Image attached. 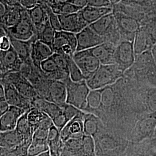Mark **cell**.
I'll list each match as a JSON object with an SVG mask.
<instances>
[{
    "label": "cell",
    "instance_id": "obj_39",
    "mask_svg": "<svg viewBox=\"0 0 156 156\" xmlns=\"http://www.w3.org/2000/svg\"><path fill=\"white\" fill-rule=\"evenodd\" d=\"M11 47V41L8 35L6 33L0 38V51H6Z\"/></svg>",
    "mask_w": 156,
    "mask_h": 156
},
{
    "label": "cell",
    "instance_id": "obj_32",
    "mask_svg": "<svg viewBox=\"0 0 156 156\" xmlns=\"http://www.w3.org/2000/svg\"><path fill=\"white\" fill-rule=\"evenodd\" d=\"M40 5L42 6L44 9H45L48 16V21L50 23L51 27L53 28L56 31L62 30V27H61V25H60V23L58 15L52 11L50 6L48 4V2H45Z\"/></svg>",
    "mask_w": 156,
    "mask_h": 156
},
{
    "label": "cell",
    "instance_id": "obj_29",
    "mask_svg": "<svg viewBox=\"0 0 156 156\" xmlns=\"http://www.w3.org/2000/svg\"><path fill=\"white\" fill-rule=\"evenodd\" d=\"M22 7H9L2 22L5 28H10L19 22L21 18V9Z\"/></svg>",
    "mask_w": 156,
    "mask_h": 156
},
{
    "label": "cell",
    "instance_id": "obj_52",
    "mask_svg": "<svg viewBox=\"0 0 156 156\" xmlns=\"http://www.w3.org/2000/svg\"><path fill=\"white\" fill-rule=\"evenodd\" d=\"M50 156V153H49V151H46V152L43 153H41V154H40L38 155V156Z\"/></svg>",
    "mask_w": 156,
    "mask_h": 156
},
{
    "label": "cell",
    "instance_id": "obj_49",
    "mask_svg": "<svg viewBox=\"0 0 156 156\" xmlns=\"http://www.w3.org/2000/svg\"><path fill=\"white\" fill-rule=\"evenodd\" d=\"M5 34H6L5 28L0 27V38Z\"/></svg>",
    "mask_w": 156,
    "mask_h": 156
},
{
    "label": "cell",
    "instance_id": "obj_51",
    "mask_svg": "<svg viewBox=\"0 0 156 156\" xmlns=\"http://www.w3.org/2000/svg\"><path fill=\"white\" fill-rule=\"evenodd\" d=\"M8 149H6L5 148H4V147L0 146V156H2V154L4 153Z\"/></svg>",
    "mask_w": 156,
    "mask_h": 156
},
{
    "label": "cell",
    "instance_id": "obj_48",
    "mask_svg": "<svg viewBox=\"0 0 156 156\" xmlns=\"http://www.w3.org/2000/svg\"><path fill=\"white\" fill-rule=\"evenodd\" d=\"M126 1L129 3H136V4H139V3H142L144 2L145 0H122V1Z\"/></svg>",
    "mask_w": 156,
    "mask_h": 156
},
{
    "label": "cell",
    "instance_id": "obj_34",
    "mask_svg": "<svg viewBox=\"0 0 156 156\" xmlns=\"http://www.w3.org/2000/svg\"><path fill=\"white\" fill-rule=\"evenodd\" d=\"M30 144H24L15 148L8 149L1 156H27L28 148Z\"/></svg>",
    "mask_w": 156,
    "mask_h": 156
},
{
    "label": "cell",
    "instance_id": "obj_6",
    "mask_svg": "<svg viewBox=\"0 0 156 156\" xmlns=\"http://www.w3.org/2000/svg\"><path fill=\"white\" fill-rule=\"evenodd\" d=\"M0 82H5L11 84L20 94L31 101L38 97L32 84L26 78H24L20 72L6 73L0 78Z\"/></svg>",
    "mask_w": 156,
    "mask_h": 156
},
{
    "label": "cell",
    "instance_id": "obj_7",
    "mask_svg": "<svg viewBox=\"0 0 156 156\" xmlns=\"http://www.w3.org/2000/svg\"><path fill=\"white\" fill-rule=\"evenodd\" d=\"M73 58L86 80L91 77L100 66V62L90 53L89 50L76 51Z\"/></svg>",
    "mask_w": 156,
    "mask_h": 156
},
{
    "label": "cell",
    "instance_id": "obj_50",
    "mask_svg": "<svg viewBox=\"0 0 156 156\" xmlns=\"http://www.w3.org/2000/svg\"><path fill=\"white\" fill-rule=\"evenodd\" d=\"M109 1L111 3L112 5L113 6L119 4L120 2L122 1V0H109Z\"/></svg>",
    "mask_w": 156,
    "mask_h": 156
},
{
    "label": "cell",
    "instance_id": "obj_30",
    "mask_svg": "<svg viewBox=\"0 0 156 156\" xmlns=\"http://www.w3.org/2000/svg\"><path fill=\"white\" fill-rule=\"evenodd\" d=\"M69 76L73 82H80L85 80L83 75L77 64L74 62L73 57L67 56Z\"/></svg>",
    "mask_w": 156,
    "mask_h": 156
},
{
    "label": "cell",
    "instance_id": "obj_23",
    "mask_svg": "<svg viewBox=\"0 0 156 156\" xmlns=\"http://www.w3.org/2000/svg\"><path fill=\"white\" fill-rule=\"evenodd\" d=\"M151 42L149 33L140 29L134 37L133 41L134 53L136 54L142 53L149 48Z\"/></svg>",
    "mask_w": 156,
    "mask_h": 156
},
{
    "label": "cell",
    "instance_id": "obj_14",
    "mask_svg": "<svg viewBox=\"0 0 156 156\" xmlns=\"http://www.w3.org/2000/svg\"><path fill=\"white\" fill-rule=\"evenodd\" d=\"M115 49V45L105 42L89 50L93 56L99 60L101 64L107 65L115 64L114 55Z\"/></svg>",
    "mask_w": 156,
    "mask_h": 156
},
{
    "label": "cell",
    "instance_id": "obj_21",
    "mask_svg": "<svg viewBox=\"0 0 156 156\" xmlns=\"http://www.w3.org/2000/svg\"><path fill=\"white\" fill-rule=\"evenodd\" d=\"M8 35L11 41L12 48L16 51L17 55L23 62H27L31 61V46L34 41L37 39L36 35L34 36L32 39L25 41L14 38L9 34Z\"/></svg>",
    "mask_w": 156,
    "mask_h": 156
},
{
    "label": "cell",
    "instance_id": "obj_41",
    "mask_svg": "<svg viewBox=\"0 0 156 156\" xmlns=\"http://www.w3.org/2000/svg\"><path fill=\"white\" fill-rule=\"evenodd\" d=\"M67 1L81 9L87 5V0H67Z\"/></svg>",
    "mask_w": 156,
    "mask_h": 156
},
{
    "label": "cell",
    "instance_id": "obj_38",
    "mask_svg": "<svg viewBox=\"0 0 156 156\" xmlns=\"http://www.w3.org/2000/svg\"><path fill=\"white\" fill-rule=\"evenodd\" d=\"M87 5L99 8L112 7L109 0H87Z\"/></svg>",
    "mask_w": 156,
    "mask_h": 156
},
{
    "label": "cell",
    "instance_id": "obj_5",
    "mask_svg": "<svg viewBox=\"0 0 156 156\" xmlns=\"http://www.w3.org/2000/svg\"><path fill=\"white\" fill-rule=\"evenodd\" d=\"M77 41L76 34L63 30L55 33L52 49L54 53L73 57L76 51Z\"/></svg>",
    "mask_w": 156,
    "mask_h": 156
},
{
    "label": "cell",
    "instance_id": "obj_28",
    "mask_svg": "<svg viewBox=\"0 0 156 156\" xmlns=\"http://www.w3.org/2000/svg\"><path fill=\"white\" fill-rule=\"evenodd\" d=\"M28 112V111H27ZM27 112L24 113L19 119L15 129L24 137L27 143L30 144L33 137V133L27 120Z\"/></svg>",
    "mask_w": 156,
    "mask_h": 156
},
{
    "label": "cell",
    "instance_id": "obj_36",
    "mask_svg": "<svg viewBox=\"0 0 156 156\" xmlns=\"http://www.w3.org/2000/svg\"><path fill=\"white\" fill-rule=\"evenodd\" d=\"M48 146L50 156H60L64 149V143L60 139L48 144Z\"/></svg>",
    "mask_w": 156,
    "mask_h": 156
},
{
    "label": "cell",
    "instance_id": "obj_1",
    "mask_svg": "<svg viewBox=\"0 0 156 156\" xmlns=\"http://www.w3.org/2000/svg\"><path fill=\"white\" fill-rule=\"evenodd\" d=\"M67 88L66 103L83 111L87 104V99L90 93L89 87L86 80L73 82L69 78L63 81Z\"/></svg>",
    "mask_w": 156,
    "mask_h": 156
},
{
    "label": "cell",
    "instance_id": "obj_19",
    "mask_svg": "<svg viewBox=\"0 0 156 156\" xmlns=\"http://www.w3.org/2000/svg\"><path fill=\"white\" fill-rule=\"evenodd\" d=\"M0 58L7 73L19 72L23 62L12 46L6 51H0Z\"/></svg>",
    "mask_w": 156,
    "mask_h": 156
},
{
    "label": "cell",
    "instance_id": "obj_12",
    "mask_svg": "<svg viewBox=\"0 0 156 156\" xmlns=\"http://www.w3.org/2000/svg\"><path fill=\"white\" fill-rule=\"evenodd\" d=\"M85 114L74 117L69 121L60 131V138L65 143L69 139H82L83 137V118Z\"/></svg>",
    "mask_w": 156,
    "mask_h": 156
},
{
    "label": "cell",
    "instance_id": "obj_43",
    "mask_svg": "<svg viewBox=\"0 0 156 156\" xmlns=\"http://www.w3.org/2000/svg\"><path fill=\"white\" fill-rule=\"evenodd\" d=\"M9 104L5 100L0 101V117L2 115L8 111L9 108Z\"/></svg>",
    "mask_w": 156,
    "mask_h": 156
},
{
    "label": "cell",
    "instance_id": "obj_9",
    "mask_svg": "<svg viewBox=\"0 0 156 156\" xmlns=\"http://www.w3.org/2000/svg\"><path fill=\"white\" fill-rule=\"evenodd\" d=\"M76 37L77 41L76 51L89 50L105 42L104 38L96 33L89 26L76 34Z\"/></svg>",
    "mask_w": 156,
    "mask_h": 156
},
{
    "label": "cell",
    "instance_id": "obj_24",
    "mask_svg": "<svg viewBox=\"0 0 156 156\" xmlns=\"http://www.w3.org/2000/svg\"><path fill=\"white\" fill-rule=\"evenodd\" d=\"M52 11L57 15H67L80 11V8L66 1H54L48 2Z\"/></svg>",
    "mask_w": 156,
    "mask_h": 156
},
{
    "label": "cell",
    "instance_id": "obj_22",
    "mask_svg": "<svg viewBox=\"0 0 156 156\" xmlns=\"http://www.w3.org/2000/svg\"><path fill=\"white\" fill-rule=\"evenodd\" d=\"M79 12L85 22L90 25L99 20L102 17L112 13L113 8H99L87 5Z\"/></svg>",
    "mask_w": 156,
    "mask_h": 156
},
{
    "label": "cell",
    "instance_id": "obj_8",
    "mask_svg": "<svg viewBox=\"0 0 156 156\" xmlns=\"http://www.w3.org/2000/svg\"><path fill=\"white\" fill-rule=\"evenodd\" d=\"M114 60L115 64L120 71L125 70L132 66L134 62L133 41L124 40L120 42L116 46Z\"/></svg>",
    "mask_w": 156,
    "mask_h": 156
},
{
    "label": "cell",
    "instance_id": "obj_20",
    "mask_svg": "<svg viewBox=\"0 0 156 156\" xmlns=\"http://www.w3.org/2000/svg\"><path fill=\"white\" fill-rule=\"evenodd\" d=\"M27 144L24 137L16 130L0 132V146L6 149H11L19 146Z\"/></svg>",
    "mask_w": 156,
    "mask_h": 156
},
{
    "label": "cell",
    "instance_id": "obj_15",
    "mask_svg": "<svg viewBox=\"0 0 156 156\" xmlns=\"http://www.w3.org/2000/svg\"><path fill=\"white\" fill-rule=\"evenodd\" d=\"M26 112L17 107L9 106L8 111L0 117V132L14 130L19 119Z\"/></svg>",
    "mask_w": 156,
    "mask_h": 156
},
{
    "label": "cell",
    "instance_id": "obj_42",
    "mask_svg": "<svg viewBox=\"0 0 156 156\" xmlns=\"http://www.w3.org/2000/svg\"><path fill=\"white\" fill-rule=\"evenodd\" d=\"M9 9V6L0 1V19L3 20Z\"/></svg>",
    "mask_w": 156,
    "mask_h": 156
},
{
    "label": "cell",
    "instance_id": "obj_45",
    "mask_svg": "<svg viewBox=\"0 0 156 156\" xmlns=\"http://www.w3.org/2000/svg\"><path fill=\"white\" fill-rule=\"evenodd\" d=\"M151 41L153 43L156 42V25L151 28L150 32H148Z\"/></svg>",
    "mask_w": 156,
    "mask_h": 156
},
{
    "label": "cell",
    "instance_id": "obj_2",
    "mask_svg": "<svg viewBox=\"0 0 156 156\" xmlns=\"http://www.w3.org/2000/svg\"><path fill=\"white\" fill-rule=\"evenodd\" d=\"M120 74V70L116 64H101L94 74L86 81L90 89H100L113 83Z\"/></svg>",
    "mask_w": 156,
    "mask_h": 156
},
{
    "label": "cell",
    "instance_id": "obj_25",
    "mask_svg": "<svg viewBox=\"0 0 156 156\" xmlns=\"http://www.w3.org/2000/svg\"><path fill=\"white\" fill-rule=\"evenodd\" d=\"M30 19L33 24L35 31L41 28L48 20V16L45 9L41 5H37L28 10Z\"/></svg>",
    "mask_w": 156,
    "mask_h": 156
},
{
    "label": "cell",
    "instance_id": "obj_11",
    "mask_svg": "<svg viewBox=\"0 0 156 156\" xmlns=\"http://www.w3.org/2000/svg\"><path fill=\"white\" fill-rule=\"evenodd\" d=\"M0 82L4 86L5 101L9 106L17 107L25 111L32 108L31 100L20 94L12 84L5 82Z\"/></svg>",
    "mask_w": 156,
    "mask_h": 156
},
{
    "label": "cell",
    "instance_id": "obj_18",
    "mask_svg": "<svg viewBox=\"0 0 156 156\" xmlns=\"http://www.w3.org/2000/svg\"><path fill=\"white\" fill-rule=\"evenodd\" d=\"M31 107L47 115L53 120L63 114L62 108L56 104L37 97L31 101Z\"/></svg>",
    "mask_w": 156,
    "mask_h": 156
},
{
    "label": "cell",
    "instance_id": "obj_40",
    "mask_svg": "<svg viewBox=\"0 0 156 156\" xmlns=\"http://www.w3.org/2000/svg\"><path fill=\"white\" fill-rule=\"evenodd\" d=\"M20 4L23 8L30 10L39 4L38 0H20Z\"/></svg>",
    "mask_w": 156,
    "mask_h": 156
},
{
    "label": "cell",
    "instance_id": "obj_46",
    "mask_svg": "<svg viewBox=\"0 0 156 156\" xmlns=\"http://www.w3.org/2000/svg\"><path fill=\"white\" fill-rule=\"evenodd\" d=\"M5 100V90L2 84L0 82V101Z\"/></svg>",
    "mask_w": 156,
    "mask_h": 156
},
{
    "label": "cell",
    "instance_id": "obj_27",
    "mask_svg": "<svg viewBox=\"0 0 156 156\" xmlns=\"http://www.w3.org/2000/svg\"><path fill=\"white\" fill-rule=\"evenodd\" d=\"M55 33L56 31L51 27L48 19L44 25L37 31L35 35L37 40L49 45L52 48Z\"/></svg>",
    "mask_w": 156,
    "mask_h": 156
},
{
    "label": "cell",
    "instance_id": "obj_35",
    "mask_svg": "<svg viewBox=\"0 0 156 156\" xmlns=\"http://www.w3.org/2000/svg\"><path fill=\"white\" fill-rule=\"evenodd\" d=\"M52 57L56 62L58 69L62 73H66L69 75L67 56L54 53L52 55Z\"/></svg>",
    "mask_w": 156,
    "mask_h": 156
},
{
    "label": "cell",
    "instance_id": "obj_3",
    "mask_svg": "<svg viewBox=\"0 0 156 156\" xmlns=\"http://www.w3.org/2000/svg\"><path fill=\"white\" fill-rule=\"evenodd\" d=\"M89 26L96 33L104 38L105 42L115 45L117 39H120V34L112 12Z\"/></svg>",
    "mask_w": 156,
    "mask_h": 156
},
{
    "label": "cell",
    "instance_id": "obj_31",
    "mask_svg": "<svg viewBox=\"0 0 156 156\" xmlns=\"http://www.w3.org/2000/svg\"><path fill=\"white\" fill-rule=\"evenodd\" d=\"M49 151L48 142L31 140L27 151V156H36Z\"/></svg>",
    "mask_w": 156,
    "mask_h": 156
},
{
    "label": "cell",
    "instance_id": "obj_26",
    "mask_svg": "<svg viewBox=\"0 0 156 156\" xmlns=\"http://www.w3.org/2000/svg\"><path fill=\"white\" fill-rule=\"evenodd\" d=\"M48 117L49 116L44 112L34 108L27 112V120L33 134Z\"/></svg>",
    "mask_w": 156,
    "mask_h": 156
},
{
    "label": "cell",
    "instance_id": "obj_10",
    "mask_svg": "<svg viewBox=\"0 0 156 156\" xmlns=\"http://www.w3.org/2000/svg\"><path fill=\"white\" fill-rule=\"evenodd\" d=\"M117 23L120 34L129 36L130 39L134 41V37L140 29L138 20L133 17L129 16L120 12H112Z\"/></svg>",
    "mask_w": 156,
    "mask_h": 156
},
{
    "label": "cell",
    "instance_id": "obj_4",
    "mask_svg": "<svg viewBox=\"0 0 156 156\" xmlns=\"http://www.w3.org/2000/svg\"><path fill=\"white\" fill-rule=\"evenodd\" d=\"M8 34L19 40L29 41L35 36V29L28 14V10L22 8L19 22L10 28H5Z\"/></svg>",
    "mask_w": 156,
    "mask_h": 156
},
{
    "label": "cell",
    "instance_id": "obj_13",
    "mask_svg": "<svg viewBox=\"0 0 156 156\" xmlns=\"http://www.w3.org/2000/svg\"><path fill=\"white\" fill-rule=\"evenodd\" d=\"M62 30L72 33L77 34L88 26L80 12L67 15H58Z\"/></svg>",
    "mask_w": 156,
    "mask_h": 156
},
{
    "label": "cell",
    "instance_id": "obj_53",
    "mask_svg": "<svg viewBox=\"0 0 156 156\" xmlns=\"http://www.w3.org/2000/svg\"><path fill=\"white\" fill-rule=\"evenodd\" d=\"M67 0H48V2H54V1H66Z\"/></svg>",
    "mask_w": 156,
    "mask_h": 156
},
{
    "label": "cell",
    "instance_id": "obj_16",
    "mask_svg": "<svg viewBox=\"0 0 156 156\" xmlns=\"http://www.w3.org/2000/svg\"><path fill=\"white\" fill-rule=\"evenodd\" d=\"M67 88L61 80H50L48 101L53 102L61 108L66 104Z\"/></svg>",
    "mask_w": 156,
    "mask_h": 156
},
{
    "label": "cell",
    "instance_id": "obj_17",
    "mask_svg": "<svg viewBox=\"0 0 156 156\" xmlns=\"http://www.w3.org/2000/svg\"><path fill=\"white\" fill-rule=\"evenodd\" d=\"M54 51L49 45L35 39L31 46L30 57L34 65L39 66L40 63L52 56Z\"/></svg>",
    "mask_w": 156,
    "mask_h": 156
},
{
    "label": "cell",
    "instance_id": "obj_33",
    "mask_svg": "<svg viewBox=\"0 0 156 156\" xmlns=\"http://www.w3.org/2000/svg\"><path fill=\"white\" fill-rule=\"evenodd\" d=\"M62 108L63 115L67 119L68 122L72 120L74 117L78 116H81L84 114L83 111L67 103L62 107Z\"/></svg>",
    "mask_w": 156,
    "mask_h": 156
},
{
    "label": "cell",
    "instance_id": "obj_37",
    "mask_svg": "<svg viewBox=\"0 0 156 156\" xmlns=\"http://www.w3.org/2000/svg\"><path fill=\"white\" fill-rule=\"evenodd\" d=\"M60 139H61V138H60V132L53 125V126H51L50 127L49 130L48 138H47L48 144H49L51 143L56 142V141H57V140H58Z\"/></svg>",
    "mask_w": 156,
    "mask_h": 156
},
{
    "label": "cell",
    "instance_id": "obj_47",
    "mask_svg": "<svg viewBox=\"0 0 156 156\" xmlns=\"http://www.w3.org/2000/svg\"><path fill=\"white\" fill-rule=\"evenodd\" d=\"M60 156H78L76 154L71 152L70 151H68L65 147L64 149V150L62 151V154Z\"/></svg>",
    "mask_w": 156,
    "mask_h": 156
},
{
    "label": "cell",
    "instance_id": "obj_44",
    "mask_svg": "<svg viewBox=\"0 0 156 156\" xmlns=\"http://www.w3.org/2000/svg\"><path fill=\"white\" fill-rule=\"evenodd\" d=\"M6 4L9 7H20V0H6Z\"/></svg>",
    "mask_w": 156,
    "mask_h": 156
}]
</instances>
